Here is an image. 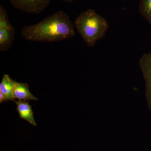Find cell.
Here are the masks:
<instances>
[{
	"label": "cell",
	"mask_w": 151,
	"mask_h": 151,
	"mask_svg": "<svg viewBox=\"0 0 151 151\" xmlns=\"http://www.w3.org/2000/svg\"><path fill=\"white\" fill-rule=\"evenodd\" d=\"M74 27L89 47L105 36L109 29L107 20L92 9L80 14L73 22Z\"/></svg>",
	"instance_id": "7a4b0ae2"
},
{
	"label": "cell",
	"mask_w": 151,
	"mask_h": 151,
	"mask_svg": "<svg viewBox=\"0 0 151 151\" xmlns=\"http://www.w3.org/2000/svg\"><path fill=\"white\" fill-rule=\"evenodd\" d=\"M15 9L28 14H40L50 4L51 0H9Z\"/></svg>",
	"instance_id": "277c9868"
},
{
	"label": "cell",
	"mask_w": 151,
	"mask_h": 151,
	"mask_svg": "<svg viewBox=\"0 0 151 151\" xmlns=\"http://www.w3.org/2000/svg\"><path fill=\"white\" fill-rule=\"evenodd\" d=\"M63 1L66 2H72L73 1H75V0H62Z\"/></svg>",
	"instance_id": "8fae6325"
},
{
	"label": "cell",
	"mask_w": 151,
	"mask_h": 151,
	"mask_svg": "<svg viewBox=\"0 0 151 151\" xmlns=\"http://www.w3.org/2000/svg\"><path fill=\"white\" fill-rule=\"evenodd\" d=\"M4 102H6L5 98L2 93L0 92V103H1Z\"/></svg>",
	"instance_id": "30bf717a"
},
{
	"label": "cell",
	"mask_w": 151,
	"mask_h": 151,
	"mask_svg": "<svg viewBox=\"0 0 151 151\" xmlns=\"http://www.w3.org/2000/svg\"><path fill=\"white\" fill-rule=\"evenodd\" d=\"M15 30L9 20L5 9L0 6V51H7L12 46Z\"/></svg>",
	"instance_id": "3957f363"
},
{
	"label": "cell",
	"mask_w": 151,
	"mask_h": 151,
	"mask_svg": "<svg viewBox=\"0 0 151 151\" xmlns=\"http://www.w3.org/2000/svg\"><path fill=\"white\" fill-rule=\"evenodd\" d=\"M17 81L10 77L8 75L4 74L0 83V92L2 93L6 102L8 100L14 101L13 90Z\"/></svg>",
	"instance_id": "52a82bcc"
},
{
	"label": "cell",
	"mask_w": 151,
	"mask_h": 151,
	"mask_svg": "<svg viewBox=\"0 0 151 151\" xmlns=\"http://www.w3.org/2000/svg\"><path fill=\"white\" fill-rule=\"evenodd\" d=\"M139 65L145 81L146 100L151 111V53L143 54L139 60Z\"/></svg>",
	"instance_id": "5b68a950"
},
{
	"label": "cell",
	"mask_w": 151,
	"mask_h": 151,
	"mask_svg": "<svg viewBox=\"0 0 151 151\" xmlns=\"http://www.w3.org/2000/svg\"><path fill=\"white\" fill-rule=\"evenodd\" d=\"M21 35L27 40L39 42H56L75 36V28L68 15L58 11L36 24L26 26Z\"/></svg>",
	"instance_id": "6da1fadb"
},
{
	"label": "cell",
	"mask_w": 151,
	"mask_h": 151,
	"mask_svg": "<svg viewBox=\"0 0 151 151\" xmlns=\"http://www.w3.org/2000/svg\"><path fill=\"white\" fill-rule=\"evenodd\" d=\"M139 9L141 15L151 25V0H141Z\"/></svg>",
	"instance_id": "9c48e42d"
},
{
	"label": "cell",
	"mask_w": 151,
	"mask_h": 151,
	"mask_svg": "<svg viewBox=\"0 0 151 151\" xmlns=\"http://www.w3.org/2000/svg\"><path fill=\"white\" fill-rule=\"evenodd\" d=\"M14 99L19 100H37L38 99L35 97L30 92L28 85L24 83L16 82L13 90Z\"/></svg>",
	"instance_id": "ba28073f"
},
{
	"label": "cell",
	"mask_w": 151,
	"mask_h": 151,
	"mask_svg": "<svg viewBox=\"0 0 151 151\" xmlns=\"http://www.w3.org/2000/svg\"></svg>",
	"instance_id": "7c38bea8"
},
{
	"label": "cell",
	"mask_w": 151,
	"mask_h": 151,
	"mask_svg": "<svg viewBox=\"0 0 151 151\" xmlns=\"http://www.w3.org/2000/svg\"><path fill=\"white\" fill-rule=\"evenodd\" d=\"M17 105V110L18 112L20 119H24L33 126H36L37 124L33 116V112L31 106L29 103V101L19 100H14Z\"/></svg>",
	"instance_id": "8992f818"
}]
</instances>
